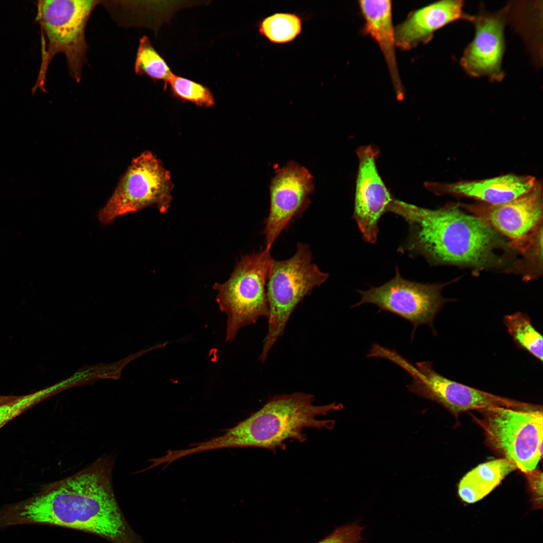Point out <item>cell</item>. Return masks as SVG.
Masks as SVG:
<instances>
[{
  "label": "cell",
  "mask_w": 543,
  "mask_h": 543,
  "mask_svg": "<svg viewBox=\"0 0 543 543\" xmlns=\"http://www.w3.org/2000/svg\"><path fill=\"white\" fill-rule=\"evenodd\" d=\"M358 168L356 178L352 219L364 240L375 244L379 233V222L393 200L381 177L376 161L379 149L368 145L356 151Z\"/></svg>",
  "instance_id": "5bb4252c"
},
{
  "label": "cell",
  "mask_w": 543,
  "mask_h": 543,
  "mask_svg": "<svg viewBox=\"0 0 543 543\" xmlns=\"http://www.w3.org/2000/svg\"><path fill=\"white\" fill-rule=\"evenodd\" d=\"M169 86L173 97L184 101H188L201 107L209 108L215 104L214 96L208 87L181 76L173 74L168 80Z\"/></svg>",
  "instance_id": "7402d4cb"
},
{
  "label": "cell",
  "mask_w": 543,
  "mask_h": 543,
  "mask_svg": "<svg viewBox=\"0 0 543 543\" xmlns=\"http://www.w3.org/2000/svg\"><path fill=\"white\" fill-rule=\"evenodd\" d=\"M537 180L531 175L508 174L481 180L454 183H425L436 195H452L473 198L489 205L511 201L530 191Z\"/></svg>",
  "instance_id": "2e32d148"
},
{
  "label": "cell",
  "mask_w": 543,
  "mask_h": 543,
  "mask_svg": "<svg viewBox=\"0 0 543 543\" xmlns=\"http://www.w3.org/2000/svg\"><path fill=\"white\" fill-rule=\"evenodd\" d=\"M52 388L17 396L13 400L0 405V428L21 413L32 407L51 394Z\"/></svg>",
  "instance_id": "603a6c76"
},
{
  "label": "cell",
  "mask_w": 543,
  "mask_h": 543,
  "mask_svg": "<svg viewBox=\"0 0 543 543\" xmlns=\"http://www.w3.org/2000/svg\"><path fill=\"white\" fill-rule=\"evenodd\" d=\"M542 187L537 180L526 194L507 203L466 205V207L496 231L511 240V245L524 252L541 227Z\"/></svg>",
  "instance_id": "7c38bea8"
},
{
  "label": "cell",
  "mask_w": 543,
  "mask_h": 543,
  "mask_svg": "<svg viewBox=\"0 0 543 543\" xmlns=\"http://www.w3.org/2000/svg\"><path fill=\"white\" fill-rule=\"evenodd\" d=\"M462 1L445 0L430 4L410 13L395 28L396 47L408 50L429 42L434 33L458 20L469 21Z\"/></svg>",
  "instance_id": "9a60e30c"
},
{
  "label": "cell",
  "mask_w": 543,
  "mask_h": 543,
  "mask_svg": "<svg viewBox=\"0 0 543 543\" xmlns=\"http://www.w3.org/2000/svg\"><path fill=\"white\" fill-rule=\"evenodd\" d=\"M358 5L364 20L362 31L371 36L379 45L386 61L396 96L401 100L404 96V89L396 59L392 2L360 0Z\"/></svg>",
  "instance_id": "e0dca14e"
},
{
  "label": "cell",
  "mask_w": 543,
  "mask_h": 543,
  "mask_svg": "<svg viewBox=\"0 0 543 543\" xmlns=\"http://www.w3.org/2000/svg\"><path fill=\"white\" fill-rule=\"evenodd\" d=\"M508 15L507 6L496 12H487L481 8L477 15L470 16L469 21L474 26L475 36L464 50L460 64L471 76L486 77L494 82L503 79L502 64Z\"/></svg>",
  "instance_id": "4fadbf2b"
},
{
  "label": "cell",
  "mask_w": 543,
  "mask_h": 543,
  "mask_svg": "<svg viewBox=\"0 0 543 543\" xmlns=\"http://www.w3.org/2000/svg\"><path fill=\"white\" fill-rule=\"evenodd\" d=\"M517 469L515 464L505 458L481 464L461 479L458 487V496L465 503H475L489 494L507 475Z\"/></svg>",
  "instance_id": "ac0fdd59"
},
{
  "label": "cell",
  "mask_w": 543,
  "mask_h": 543,
  "mask_svg": "<svg viewBox=\"0 0 543 543\" xmlns=\"http://www.w3.org/2000/svg\"><path fill=\"white\" fill-rule=\"evenodd\" d=\"M408 224L406 241L398 251L422 256L431 264H454L479 269L499 261L495 250L502 243L480 217L456 205L431 209L393 199L388 208Z\"/></svg>",
  "instance_id": "7a4b0ae2"
},
{
  "label": "cell",
  "mask_w": 543,
  "mask_h": 543,
  "mask_svg": "<svg viewBox=\"0 0 543 543\" xmlns=\"http://www.w3.org/2000/svg\"><path fill=\"white\" fill-rule=\"evenodd\" d=\"M169 171L149 151L142 153L131 162L106 204L99 211L103 225L118 217L156 205L164 213L169 209L173 188Z\"/></svg>",
  "instance_id": "ba28073f"
},
{
  "label": "cell",
  "mask_w": 543,
  "mask_h": 543,
  "mask_svg": "<svg viewBox=\"0 0 543 543\" xmlns=\"http://www.w3.org/2000/svg\"><path fill=\"white\" fill-rule=\"evenodd\" d=\"M260 34L278 44L294 40L301 32L302 20L295 13H278L262 19L258 25Z\"/></svg>",
  "instance_id": "44dd1931"
},
{
  "label": "cell",
  "mask_w": 543,
  "mask_h": 543,
  "mask_svg": "<svg viewBox=\"0 0 543 543\" xmlns=\"http://www.w3.org/2000/svg\"><path fill=\"white\" fill-rule=\"evenodd\" d=\"M442 287L439 284L405 279L397 266L395 276L390 281L366 291L358 290L360 300L351 308L366 303L373 304L379 307L380 311L389 312L407 320L413 326L412 339L420 325H427L435 334L434 320L446 301L441 295Z\"/></svg>",
  "instance_id": "30bf717a"
},
{
  "label": "cell",
  "mask_w": 543,
  "mask_h": 543,
  "mask_svg": "<svg viewBox=\"0 0 543 543\" xmlns=\"http://www.w3.org/2000/svg\"><path fill=\"white\" fill-rule=\"evenodd\" d=\"M100 1L92 0L41 1L38 17L48 42L41 77L44 78L48 64L58 53L66 57L70 75L81 79L86 61L87 45L85 30L89 18Z\"/></svg>",
  "instance_id": "52a82bcc"
},
{
  "label": "cell",
  "mask_w": 543,
  "mask_h": 543,
  "mask_svg": "<svg viewBox=\"0 0 543 543\" xmlns=\"http://www.w3.org/2000/svg\"><path fill=\"white\" fill-rule=\"evenodd\" d=\"M503 322L514 341L534 357L542 361V337L526 314L518 312L506 315Z\"/></svg>",
  "instance_id": "d6986e66"
},
{
  "label": "cell",
  "mask_w": 543,
  "mask_h": 543,
  "mask_svg": "<svg viewBox=\"0 0 543 543\" xmlns=\"http://www.w3.org/2000/svg\"><path fill=\"white\" fill-rule=\"evenodd\" d=\"M328 277V274L312 262V252L307 243L299 242L295 254L288 259H273L266 284L269 315L267 332L259 357L261 363L283 335L296 307Z\"/></svg>",
  "instance_id": "277c9868"
},
{
  "label": "cell",
  "mask_w": 543,
  "mask_h": 543,
  "mask_svg": "<svg viewBox=\"0 0 543 543\" xmlns=\"http://www.w3.org/2000/svg\"><path fill=\"white\" fill-rule=\"evenodd\" d=\"M364 529L357 521L344 524L316 543H360Z\"/></svg>",
  "instance_id": "cb8c5ba5"
},
{
  "label": "cell",
  "mask_w": 543,
  "mask_h": 543,
  "mask_svg": "<svg viewBox=\"0 0 543 543\" xmlns=\"http://www.w3.org/2000/svg\"><path fill=\"white\" fill-rule=\"evenodd\" d=\"M527 478L532 510H539L542 506V473L535 469L524 473Z\"/></svg>",
  "instance_id": "d4e9b609"
},
{
  "label": "cell",
  "mask_w": 543,
  "mask_h": 543,
  "mask_svg": "<svg viewBox=\"0 0 543 543\" xmlns=\"http://www.w3.org/2000/svg\"><path fill=\"white\" fill-rule=\"evenodd\" d=\"M314 189L310 172L296 161L276 170L269 185L270 206L262 232L266 249L270 250L280 234L308 208Z\"/></svg>",
  "instance_id": "8fae6325"
},
{
  "label": "cell",
  "mask_w": 543,
  "mask_h": 543,
  "mask_svg": "<svg viewBox=\"0 0 543 543\" xmlns=\"http://www.w3.org/2000/svg\"><path fill=\"white\" fill-rule=\"evenodd\" d=\"M113 459L104 456L33 497L0 509V526H55L112 543H144L125 518L113 486Z\"/></svg>",
  "instance_id": "6da1fadb"
},
{
  "label": "cell",
  "mask_w": 543,
  "mask_h": 543,
  "mask_svg": "<svg viewBox=\"0 0 543 543\" xmlns=\"http://www.w3.org/2000/svg\"><path fill=\"white\" fill-rule=\"evenodd\" d=\"M273 260L266 248L242 256L229 279L214 285L217 302L227 316L226 342H232L240 329L259 318H268L266 284Z\"/></svg>",
  "instance_id": "5b68a950"
},
{
  "label": "cell",
  "mask_w": 543,
  "mask_h": 543,
  "mask_svg": "<svg viewBox=\"0 0 543 543\" xmlns=\"http://www.w3.org/2000/svg\"><path fill=\"white\" fill-rule=\"evenodd\" d=\"M542 409L498 407L479 410L487 444L523 473L535 469L542 458Z\"/></svg>",
  "instance_id": "8992f818"
},
{
  "label": "cell",
  "mask_w": 543,
  "mask_h": 543,
  "mask_svg": "<svg viewBox=\"0 0 543 543\" xmlns=\"http://www.w3.org/2000/svg\"><path fill=\"white\" fill-rule=\"evenodd\" d=\"M17 397V396L0 395V405L13 400Z\"/></svg>",
  "instance_id": "484cf974"
},
{
  "label": "cell",
  "mask_w": 543,
  "mask_h": 543,
  "mask_svg": "<svg viewBox=\"0 0 543 543\" xmlns=\"http://www.w3.org/2000/svg\"><path fill=\"white\" fill-rule=\"evenodd\" d=\"M134 69L137 74L145 75L153 80L163 81L164 89L173 74L164 59L146 36L140 39Z\"/></svg>",
  "instance_id": "ffe728a7"
},
{
  "label": "cell",
  "mask_w": 543,
  "mask_h": 543,
  "mask_svg": "<svg viewBox=\"0 0 543 543\" xmlns=\"http://www.w3.org/2000/svg\"><path fill=\"white\" fill-rule=\"evenodd\" d=\"M314 396L302 392L276 395L260 409L221 435L191 444L183 450L185 456L216 449L257 447L275 450L286 446V441L306 440V428L331 429L333 420L318 419L343 405L335 402L317 405Z\"/></svg>",
  "instance_id": "3957f363"
},
{
  "label": "cell",
  "mask_w": 543,
  "mask_h": 543,
  "mask_svg": "<svg viewBox=\"0 0 543 543\" xmlns=\"http://www.w3.org/2000/svg\"><path fill=\"white\" fill-rule=\"evenodd\" d=\"M389 360L412 377L408 390L422 398L436 402L454 414L465 411L498 407L518 410L538 409V405L502 397L452 381L437 373L430 361L417 362L415 366L396 351Z\"/></svg>",
  "instance_id": "9c48e42d"
}]
</instances>
